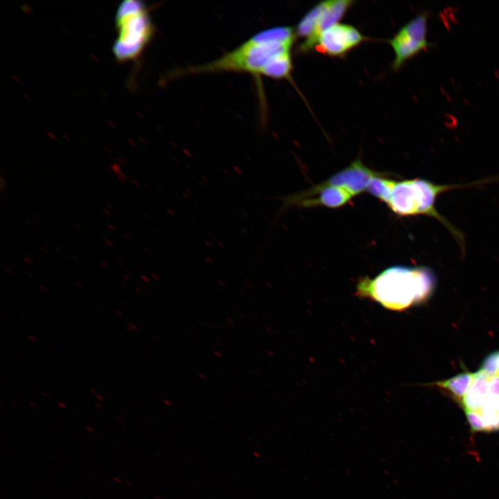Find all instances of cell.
Here are the masks:
<instances>
[{"label":"cell","mask_w":499,"mask_h":499,"mask_svg":"<svg viewBox=\"0 0 499 499\" xmlns=\"http://www.w3.org/2000/svg\"><path fill=\"white\" fill-rule=\"evenodd\" d=\"M295 28L277 26L257 33L219 58L178 71L187 73H246L292 81V48Z\"/></svg>","instance_id":"1"},{"label":"cell","mask_w":499,"mask_h":499,"mask_svg":"<svg viewBox=\"0 0 499 499\" xmlns=\"http://www.w3.org/2000/svg\"><path fill=\"white\" fill-rule=\"evenodd\" d=\"M436 286L435 277L424 266L389 267L374 278L359 279L356 294L391 310H403L426 301Z\"/></svg>","instance_id":"2"},{"label":"cell","mask_w":499,"mask_h":499,"mask_svg":"<svg viewBox=\"0 0 499 499\" xmlns=\"http://www.w3.org/2000/svg\"><path fill=\"white\" fill-rule=\"evenodd\" d=\"M482 182L480 180L469 184H437L418 178L396 181L387 205L400 216L421 214L438 220L448 229L463 250L464 239L462 233L438 212L435 201L440 194L447 191L477 185Z\"/></svg>","instance_id":"3"},{"label":"cell","mask_w":499,"mask_h":499,"mask_svg":"<svg viewBox=\"0 0 499 499\" xmlns=\"http://www.w3.org/2000/svg\"><path fill=\"white\" fill-rule=\"evenodd\" d=\"M118 33L113 53L119 61L136 58L152 38L154 28L146 6L141 1L125 0L115 17Z\"/></svg>","instance_id":"4"},{"label":"cell","mask_w":499,"mask_h":499,"mask_svg":"<svg viewBox=\"0 0 499 499\" xmlns=\"http://www.w3.org/2000/svg\"><path fill=\"white\" fill-rule=\"evenodd\" d=\"M428 12H420L388 40L394 54L392 64L394 71L399 70L407 61L432 46L428 40Z\"/></svg>","instance_id":"5"},{"label":"cell","mask_w":499,"mask_h":499,"mask_svg":"<svg viewBox=\"0 0 499 499\" xmlns=\"http://www.w3.org/2000/svg\"><path fill=\"white\" fill-rule=\"evenodd\" d=\"M365 40L356 27L340 22L319 35L314 50L331 58H343Z\"/></svg>","instance_id":"6"},{"label":"cell","mask_w":499,"mask_h":499,"mask_svg":"<svg viewBox=\"0 0 499 499\" xmlns=\"http://www.w3.org/2000/svg\"><path fill=\"white\" fill-rule=\"evenodd\" d=\"M353 196L347 190L336 186L317 188L315 186L282 198L281 211L292 206L312 207L324 206L338 208L346 204Z\"/></svg>","instance_id":"7"},{"label":"cell","mask_w":499,"mask_h":499,"mask_svg":"<svg viewBox=\"0 0 499 499\" xmlns=\"http://www.w3.org/2000/svg\"><path fill=\"white\" fill-rule=\"evenodd\" d=\"M376 176H388V173L368 168L360 157H358L347 167L315 186L319 189L327 186L340 187L354 196L365 191L371 180Z\"/></svg>","instance_id":"8"},{"label":"cell","mask_w":499,"mask_h":499,"mask_svg":"<svg viewBox=\"0 0 499 499\" xmlns=\"http://www.w3.org/2000/svg\"><path fill=\"white\" fill-rule=\"evenodd\" d=\"M352 0L325 1V6L320 15L314 37L310 42L308 53L314 50L319 35L329 27L340 23V21L353 6Z\"/></svg>","instance_id":"9"},{"label":"cell","mask_w":499,"mask_h":499,"mask_svg":"<svg viewBox=\"0 0 499 499\" xmlns=\"http://www.w3.org/2000/svg\"><path fill=\"white\" fill-rule=\"evenodd\" d=\"M490 377L481 370L475 372L473 380L460 401L465 412H475L489 395Z\"/></svg>","instance_id":"10"},{"label":"cell","mask_w":499,"mask_h":499,"mask_svg":"<svg viewBox=\"0 0 499 499\" xmlns=\"http://www.w3.org/2000/svg\"><path fill=\"white\" fill-rule=\"evenodd\" d=\"M475 373L464 372L446 380L437 382L435 384L447 389L455 396V399L460 402L471 385Z\"/></svg>","instance_id":"11"},{"label":"cell","mask_w":499,"mask_h":499,"mask_svg":"<svg viewBox=\"0 0 499 499\" xmlns=\"http://www.w3.org/2000/svg\"><path fill=\"white\" fill-rule=\"evenodd\" d=\"M387 176H376L369 182L366 191L388 204L396 180Z\"/></svg>","instance_id":"12"},{"label":"cell","mask_w":499,"mask_h":499,"mask_svg":"<svg viewBox=\"0 0 499 499\" xmlns=\"http://www.w3.org/2000/svg\"><path fill=\"white\" fill-rule=\"evenodd\" d=\"M480 370L489 377L499 376V351L488 355L483 360Z\"/></svg>","instance_id":"13"},{"label":"cell","mask_w":499,"mask_h":499,"mask_svg":"<svg viewBox=\"0 0 499 499\" xmlns=\"http://www.w3.org/2000/svg\"><path fill=\"white\" fill-rule=\"evenodd\" d=\"M489 392V394L499 397V376L490 377Z\"/></svg>","instance_id":"14"},{"label":"cell","mask_w":499,"mask_h":499,"mask_svg":"<svg viewBox=\"0 0 499 499\" xmlns=\"http://www.w3.org/2000/svg\"><path fill=\"white\" fill-rule=\"evenodd\" d=\"M0 191L2 193H5L6 191V180L2 175L0 176Z\"/></svg>","instance_id":"15"},{"label":"cell","mask_w":499,"mask_h":499,"mask_svg":"<svg viewBox=\"0 0 499 499\" xmlns=\"http://www.w3.org/2000/svg\"><path fill=\"white\" fill-rule=\"evenodd\" d=\"M111 168L112 169L114 173L116 175H119L121 173V167L116 164H114L113 165H112Z\"/></svg>","instance_id":"16"},{"label":"cell","mask_w":499,"mask_h":499,"mask_svg":"<svg viewBox=\"0 0 499 499\" xmlns=\"http://www.w3.org/2000/svg\"><path fill=\"white\" fill-rule=\"evenodd\" d=\"M101 238L105 241V243L109 245L110 247H113V244L111 241L108 240L107 238H105L104 236H101Z\"/></svg>","instance_id":"17"},{"label":"cell","mask_w":499,"mask_h":499,"mask_svg":"<svg viewBox=\"0 0 499 499\" xmlns=\"http://www.w3.org/2000/svg\"><path fill=\"white\" fill-rule=\"evenodd\" d=\"M103 211L107 216H108V217L112 216V213L110 211H108L107 209H103Z\"/></svg>","instance_id":"18"},{"label":"cell","mask_w":499,"mask_h":499,"mask_svg":"<svg viewBox=\"0 0 499 499\" xmlns=\"http://www.w3.org/2000/svg\"><path fill=\"white\" fill-rule=\"evenodd\" d=\"M107 227L112 231H116V228L112 225H110V224H107Z\"/></svg>","instance_id":"19"},{"label":"cell","mask_w":499,"mask_h":499,"mask_svg":"<svg viewBox=\"0 0 499 499\" xmlns=\"http://www.w3.org/2000/svg\"><path fill=\"white\" fill-rule=\"evenodd\" d=\"M116 177H117L118 180H119V181H121L123 184H125V180H124L123 177H121L119 175H116Z\"/></svg>","instance_id":"20"},{"label":"cell","mask_w":499,"mask_h":499,"mask_svg":"<svg viewBox=\"0 0 499 499\" xmlns=\"http://www.w3.org/2000/svg\"><path fill=\"white\" fill-rule=\"evenodd\" d=\"M23 259H24V261H25L26 262H27L29 264L33 263V262L30 261V259L29 258L24 257Z\"/></svg>","instance_id":"21"},{"label":"cell","mask_w":499,"mask_h":499,"mask_svg":"<svg viewBox=\"0 0 499 499\" xmlns=\"http://www.w3.org/2000/svg\"><path fill=\"white\" fill-rule=\"evenodd\" d=\"M119 175L123 177L124 180H128V177L122 172L119 173Z\"/></svg>","instance_id":"22"},{"label":"cell","mask_w":499,"mask_h":499,"mask_svg":"<svg viewBox=\"0 0 499 499\" xmlns=\"http://www.w3.org/2000/svg\"><path fill=\"white\" fill-rule=\"evenodd\" d=\"M101 264L106 268H109L108 265L106 263H105L104 261H101Z\"/></svg>","instance_id":"23"},{"label":"cell","mask_w":499,"mask_h":499,"mask_svg":"<svg viewBox=\"0 0 499 499\" xmlns=\"http://www.w3.org/2000/svg\"><path fill=\"white\" fill-rule=\"evenodd\" d=\"M107 206L108 207H110L112 210H114V208L113 207V206H112V204H109V203H107Z\"/></svg>","instance_id":"24"},{"label":"cell","mask_w":499,"mask_h":499,"mask_svg":"<svg viewBox=\"0 0 499 499\" xmlns=\"http://www.w3.org/2000/svg\"><path fill=\"white\" fill-rule=\"evenodd\" d=\"M26 221L30 224V225L33 228L35 229L34 225H33L29 220H26Z\"/></svg>","instance_id":"25"},{"label":"cell","mask_w":499,"mask_h":499,"mask_svg":"<svg viewBox=\"0 0 499 499\" xmlns=\"http://www.w3.org/2000/svg\"><path fill=\"white\" fill-rule=\"evenodd\" d=\"M123 235H124L127 238L130 239V236L128 235V233L125 232V233L123 234Z\"/></svg>","instance_id":"26"},{"label":"cell","mask_w":499,"mask_h":499,"mask_svg":"<svg viewBox=\"0 0 499 499\" xmlns=\"http://www.w3.org/2000/svg\"><path fill=\"white\" fill-rule=\"evenodd\" d=\"M75 226L76 227V228H78V229H82V227H81L80 225H78V224H76H76H75Z\"/></svg>","instance_id":"27"},{"label":"cell","mask_w":499,"mask_h":499,"mask_svg":"<svg viewBox=\"0 0 499 499\" xmlns=\"http://www.w3.org/2000/svg\"><path fill=\"white\" fill-rule=\"evenodd\" d=\"M40 249L42 252H44V253L47 254V251H46L44 248H43L42 247H40Z\"/></svg>","instance_id":"28"},{"label":"cell","mask_w":499,"mask_h":499,"mask_svg":"<svg viewBox=\"0 0 499 499\" xmlns=\"http://www.w3.org/2000/svg\"><path fill=\"white\" fill-rule=\"evenodd\" d=\"M118 263L122 266L125 265V264L123 262H121L120 260L118 261Z\"/></svg>","instance_id":"29"},{"label":"cell","mask_w":499,"mask_h":499,"mask_svg":"<svg viewBox=\"0 0 499 499\" xmlns=\"http://www.w3.org/2000/svg\"><path fill=\"white\" fill-rule=\"evenodd\" d=\"M3 268L5 270H6V271H8V272H10V273L11 272L10 270L9 269H8L6 267L3 266Z\"/></svg>","instance_id":"30"},{"label":"cell","mask_w":499,"mask_h":499,"mask_svg":"<svg viewBox=\"0 0 499 499\" xmlns=\"http://www.w3.org/2000/svg\"><path fill=\"white\" fill-rule=\"evenodd\" d=\"M123 277L125 279H127V280H129V279H130L129 277H128L126 274H123Z\"/></svg>","instance_id":"31"},{"label":"cell","mask_w":499,"mask_h":499,"mask_svg":"<svg viewBox=\"0 0 499 499\" xmlns=\"http://www.w3.org/2000/svg\"><path fill=\"white\" fill-rule=\"evenodd\" d=\"M40 288H41V289H42L43 290L46 291V289L45 287H44V286H40Z\"/></svg>","instance_id":"32"},{"label":"cell","mask_w":499,"mask_h":499,"mask_svg":"<svg viewBox=\"0 0 499 499\" xmlns=\"http://www.w3.org/2000/svg\"><path fill=\"white\" fill-rule=\"evenodd\" d=\"M132 182L135 185H137V186L139 185V184H137V182L134 180H132Z\"/></svg>","instance_id":"33"},{"label":"cell","mask_w":499,"mask_h":499,"mask_svg":"<svg viewBox=\"0 0 499 499\" xmlns=\"http://www.w3.org/2000/svg\"><path fill=\"white\" fill-rule=\"evenodd\" d=\"M71 258H72L75 261H78V260L76 257H74V256H71Z\"/></svg>","instance_id":"34"},{"label":"cell","mask_w":499,"mask_h":499,"mask_svg":"<svg viewBox=\"0 0 499 499\" xmlns=\"http://www.w3.org/2000/svg\"><path fill=\"white\" fill-rule=\"evenodd\" d=\"M119 161H120L121 164H125V163L123 161V160H121V159H119Z\"/></svg>","instance_id":"35"}]
</instances>
